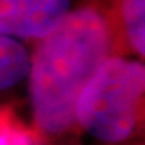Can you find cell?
I'll use <instances>...</instances> for the list:
<instances>
[{"mask_svg":"<svg viewBox=\"0 0 145 145\" xmlns=\"http://www.w3.org/2000/svg\"><path fill=\"white\" fill-rule=\"evenodd\" d=\"M116 46L110 18L94 5L71 10L36 42L27 81L32 120L40 133L59 136L75 126L78 98Z\"/></svg>","mask_w":145,"mask_h":145,"instance_id":"1","label":"cell"},{"mask_svg":"<svg viewBox=\"0 0 145 145\" xmlns=\"http://www.w3.org/2000/svg\"><path fill=\"white\" fill-rule=\"evenodd\" d=\"M144 106L145 61L113 54L83 88L75 125L99 142L121 144L133 136Z\"/></svg>","mask_w":145,"mask_h":145,"instance_id":"2","label":"cell"},{"mask_svg":"<svg viewBox=\"0 0 145 145\" xmlns=\"http://www.w3.org/2000/svg\"><path fill=\"white\" fill-rule=\"evenodd\" d=\"M71 11V0H0V34L40 40Z\"/></svg>","mask_w":145,"mask_h":145,"instance_id":"3","label":"cell"},{"mask_svg":"<svg viewBox=\"0 0 145 145\" xmlns=\"http://www.w3.org/2000/svg\"><path fill=\"white\" fill-rule=\"evenodd\" d=\"M114 27L117 40L121 39L133 52L145 61V0H113Z\"/></svg>","mask_w":145,"mask_h":145,"instance_id":"4","label":"cell"},{"mask_svg":"<svg viewBox=\"0 0 145 145\" xmlns=\"http://www.w3.org/2000/svg\"><path fill=\"white\" fill-rule=\"evenodd\" d=\"M31 67V51L22 40L0 34V91L27 81Z\"/></svg>","mask_w":145,"mask_h":145,"instance_id":"5","label":"cell"},{"mask_svg":"<svg viewBox=\"0 0 145 145\" xmlns=\"http://www.w3.org/2000/svg\"><path fill=\"white\" fill-rule=\"evenodd\" d=\"M0 145H32L30 133L5 110H0Z\"/></svg>","mask_w":145,"mask_h":145,"instance_id":"6","label":"cell"}]
</instances>
